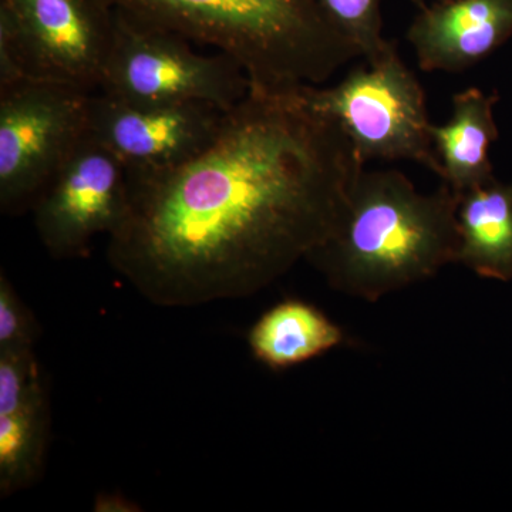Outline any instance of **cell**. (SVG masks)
Wrapping results in <instances>:
<instances>
[{"label":"cell","mask_w":512,"mask_h":512,"mask_svg":"<svg viewBox=\"0 0 512 512\" xmlns=\"http://www.w3.org/2000/svg\"><path fill=\"white\" fill-rule=\"evenodd\" d=\"M363 168L301 86L251 87L200 154L128 173L127 210L107 259L164 308L247 298L330 237Z\"/></svg>","instance_id":"6da1fadb"},{"label":"cell","mask_w":512,"mask_h":512,"mask_svg":"<svg viewBox=\"0 0 512 512\" xmlns=\"http://www.w3.org/2000/svg\"><path fill=\"white\" fill-rule=\"evenodd\" d=\"M458 204L446 183L423 194L402 171L363 168L335 231L306 259L336 291L379 301L457 264Z\"/></svg>","instance_id":"7a4b0ae2"},{"label":"cell","mask_w":512,"mask_h":512,"mask_svg":"<svg viewBox=\"0 0 512 512\" xmlns=\"http://www.w3.org/2000/svg\"><path fill=\"white\" fill-rule=\"evenodd\" d=\"M148 25L214 47L252 87L286 90L329 80L360 57L318 0H106Z\"/></svg>","instance_id":"3957f363"},{"label":"cell","mask_w":512,"mask_h":512,"mask_svg":"<svg viewBox=\"0 0 512 512\" xmlns=\"http://www.w3.org/2000/svg\"><path fill=\"white\" fill-rule=\"evenodd\" d=\"M301 94L313 110L342 128L363 164L413 161L440 177L426 93L396 45L376 62L353 69L336 86L303 84Z\"/></svg>","instance_id":"277c9868"},{"label":"cell","mask_w":512,"mask_h":512,"mask_svg":"<svg viewBox=\"0 0 512 512\" xmlns=\"http://www.w3.org/2000/svg\"><path fill=\"white\" fill-rule=\"evenodd\" d=\"M177 33L114 9V32L99 93L134 104L202 103L231 110L251 90L224 53L202 55Z\"/></svg>","instance_id":"5b68a950"},{"label":"cell","mask_w":512,"mask_h":512,"mask_svg":"<svg viewBox=\"0 0 512 512\" xmlns=\"http://www.w3.org/2000/svg\"><path fill=\"white\" fill-rule=\"evenodd\" d=\"M113 32L106 0H0V89L33 79L97 93Z\"/></svg>","instance_id":"8992f818"},{"label":"cell","mask_w":512,"mask_h":512,"mask_svg":"<svg viewBox=\"0 0 512 512\" xmlns=\"http://www.w3.org/2000/svg\"><path fill=\"white\" fill-rule=\"evenodd\" d=\"M93 93L45 80L0 89V210H33L87 133Z\"/></svg>","instance_id":"52a82bcc"},{"label":"cell","mask_w":512,"mask_h":512,"mask_svg":"<svg viewBox=\"0 0 512 512\" xmlns=\"http://www.w3.org/2000/svg\"><path fill=\"white\" fill-rule=\"evenodd\" d=\"M127 202L126 165L87 131L33 207L37 234L53 258H82L116 231Z\"/></svg>","instance_id":"ba28073f"},{"label":"cell","mask_w":512,"mask_h":512,"mask_svg":"<svg viewBox=\"0 0 512 512\" xmlns=\"http://www.w3.org/2000/svg\"><path fill=\"white\" fill-rule=\"evenodd\" d=\"M227 111L202 103L134 104L93 93L87 131L128 173H151L183 164L210 146Z\"/></svg>","instance_id":"9c48e42d"},{"label":"cell","mask_w":512,"mask_h":512,"mask_svg":"<svg viewBox=\"0 0 512 512\" xmlns=\"http://www.w3.org/2000/svg\"><path fill=\"white\" fill-rule=\"evenodd\" d=\"M512 37V0H447L419 9L406 33L423 72L463 73Z\"/></svg>","instance_id":"30bf717a"},{"label":"cell","mask_w":512,"mask_h":512,"mask_svg":"<svg viewBox=\"0 0 512 512\" xmlns=\"http://www.w3.org/2000/svg\"><path fill=\"white\" fill-rule=\"evenodd\" d=\"M497 92L477 87L456 93L451 99L450 119L431 124L430 136L440 163V180L456 194L473 190L495 178L490 148L498 140L494 107Z\"/></svg>","instance_id":"8fae6325"},{"label":"cell","mask_w":512,"mask_h":512,"mask_svg":"<svg viewBox=\"0 0 512 512\" xmlns=\"http://www.w3.org/2000/svg\"><path fill=\"white\" fill-rule=\"evenodd\" d=\"M458 262L494 281H512V183L494 178L460 195Z\"/></svg>","instance_id":"7c38bea8"},{"label":"cell","mask_w":512,"mask_h":512,"mask_svg":"<svg viewBox=\"0 0 512 512\" xmlns=\"http://www.w3.org/2000/svg\"><path fill=\"white\" fill-rule=\"evenodd\" d=\"M342 329L316 306L288 299L269 308L248 333L252 355L272 370L302 365L338 348Z\"/></svg>","instance_id":"4fadbf2b"},{"label":"cell","mask_w":512,"mask_h":512,"mask_svg":"<svg viewBox=\"0 0 512 512\" xmlns=\"http://www.w3.org/2000/svg\"><path fill=\"white\" fill-rule=\"evenodd\" d=\"M46 389L33 394L13 412L0 414V494L25 490L42 473L49 439Z\"/></svg>","instance_id":"5bb4252c"},{"label":"cell","mask_w":512,"mask_h":512,"mask_svg":"<svg viewBox=\"0 0 512 512\" xmlns=\"http://www.w3.org/2000/svg\"><path fill=\"white\" fill-rule=\"evenodd\" d=\"M330 22L356 47L360 57L372 63L392 49L384 39L382 0H318Z\"/></svg>","instance_id":"9a60e30c"},{"label":"cell","mask_w":512,"mask_h":512,"mask_svg":"<svg viewBox=\"0 0 512 512\" xmlns=\"http://www.w3.org/2000/svg\"><path fill=\"white\" fill-rule=\"evenodd\" d=\"M39 325L5 275L0 276V350L33 349Z\"/></svg>","instance_id":"2e32d148"},{"label":"cell","mask_w":512,"mask_h":512,"mask_svg":"<svg viewBox=\"0 0 512 512\" xmlns=\"http://www.w3.org/2000/svg\"><path fill=\"white\" fill-rule=\"evenodd\" d=\"M138 505L131 503L123 495L117 494H100L97 495L96 503H94V511L97 512H130L140 511Z\"/></svg>","instance_id":"e0dca14e"},{"label":"cell","mask_w":512,"mask_h":512,"mask_svg":"<svg viewBox=\"0 0 512 512\" xmlns=\"http://www.w3.org/2000/svg\"><path fill=\"white\" fill-rule=\"evenodd\" d=\"M409 2L413 3L417 9H421L424 6L430 5V3L447 2V0H409Z\"/></svg>","instance_id":"ac0fdd59"}]
</instances>
